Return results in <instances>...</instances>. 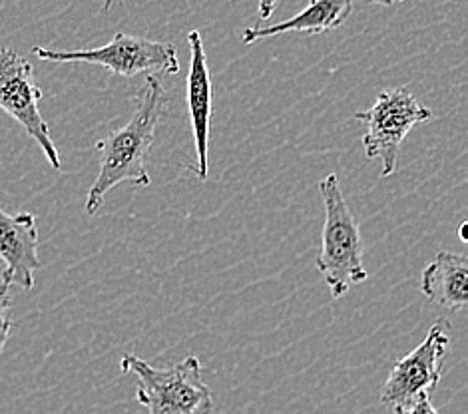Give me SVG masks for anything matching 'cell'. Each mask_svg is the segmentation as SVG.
<instances>
[{
	"instance_id": "5bb4252c",
	"label": "cell",
	"mask_w": 468,
	"mask_h": 414,
	"mask_svg": "<svg viewBox=\"0 0 468 414\" xmlns=\"http://www.w3.org/2000/svg\"><path fill=\"white\" fill-rule=\"evenodd\" d=\"M277 5H280V0H260V8H258L260 20H270Z\"/></svg>"
},
{
	"instance_id": "7a4b0ae2",
	"label": "cell",
	"mask_w": 468,
	"mask_h": 414,
	"mask_svg": "<svg viewBox=\"0 0 468 414\" xmlns=\"http://www.w3.org/2000/svg\"><path fill=\"white\" fill-rule=\"evenodd\" d=\"M319 194L325 207L321 251L317 255V271L325 279L333 299L349 293L353 285L369 279L363 265V239L351 207L345 201L337 174H329L319 182Z\"/></svg>"
},
{
	"instance_id": "9c48e42d",
	"label": "cell",
	"mask_w": 468,
	"mask_h": 414,
	"mask_svg": "<svg viewBox=\"0 0 468 414\" xmlns=\"http://www.w3.org/2000/svg\"><path fill=\"white\" fill-rule=\"evenodd\" d=\"M0 261L5 263L3 283L25 291L35 287V271L40 267L35 214L10 216L0 207Z\"/></svg>"
},
{
	"instance_id": "30bf717a",
	"label": "cell",
	"mask_w": 468,
	"mask_h": 414,
	"mask_svg": "<svg viewBox=\"0 0 468 414\" xmlns=\"http://www.w3.org/2000/svg\"><path fill=\"white\" fill-rule=\"evenodd\" d=\"M420 291L431 303L449 311L468 303V257L454 251H439L420 275Z\"/></svg>"
},
{
	"instance_id": "9a60e30c",
	"label": "cell",
	"mask_w": 468,
	"mask_h": 414,
	"mask_svg": "<svg viewBox=\"0 0 468 414\" xmlns=\"http://www.w3.org/2000/svg\"><path fill=\"white\" fill-rule=\"evenodd\" d=\"M367 3H371V5H381V6H393V5L405 3V0H367Z\"/></svg>"
},
{
	"instance_id": "52a82bcc",
	"label": "cell",
	"mask_w": 468,
	"mask_h": 414,
	"mask_svg": "<svg viewBox=\"0 0 468 414\" xmlns=\"http://www.w3.org/2000/svg\"><path fill=\"white\" fill-rule=\"evenodd\" d=\"M451 321L439 319L429 329L427 339L415 351L397 361L381 390L385 407L400 409L420 395H431L439 387L451 345Z\"/></svg>"
},
{
	"instance_id": "ac0fdd59",
	"label": "cell",
	"mask_w": 468,
	"mask_h": 414,
	"mask_svg": "<svg viewBox=\"0 0 468 414\" xmlns=\"http://www.w3.org/2000/svg\"><path fill=\"white\" fill-rule=\"evenodd\" d=\"M118 3H124V0H118Z\"/></svg>"
},
{
	"instance_id": "ba28073f",
	"label": "cell",
	"mask_w": 468,
	"mask_h": 414,
	"mask_svg": "<svg viewBox=\"0 0 468 414\" xmlns=\"http://www.w3.org/2000/svg\"><path fill=\"white\" fill-rule=\"evenodd\" d=\"M189 52V72H187V111L192 122L194 145L197 162L194 174L199 182L207 177V154H209V128L211 111H214V86H211V74L207 69V56L204 50V40L197 30L187 35Z\"/></svg>"
},
{
	"instance_id": "277c9868",
	"label": "cell",
	"mask_w": 468,
	"mask_h": 414,
	"mask_svg": "<svg viewBox=\"0 0 468 414\" xmlns=\"http://www.w3.org/2000/svg\"><path fill=\"white\" fill-rule=\"evenodd\" d=\"M35 54L40 60L54 64H96L120 78H133L140 74H177L180 60L172 42H158L144 37H130L126 32H116L114 38L102 48L80 50H52L37 47Z\"/></svg>"
},
{
	"instance_id": "6da1fadb",
	"label": "cell",
	"mask_w": 468,
	"mask_h": 414,
	"mask_svg": "<svg viewBox=\"0 0 468 414\" xmlns=\"http://www.w3.org/2000/svg\"><path fill=\"white\" fill-rule=\"evenodd\" d=\"M168 106V96L158 76H148L136 100V111L128 124L110 132L104 140L96 142L100 154V172L86 197V214L94 216L102 207L110 189L120 184L148 187V158L160 120Z\"/></svg>"
},
{
	"instance_id": "8992f818",
	"label": "cell",
	"mask_w": 468,
	"mask_h": 414,
	"mask_svg": "<svg viewBox=\"0 0 468 414\" xmlns=\"http://www.w3.org/2000/svg\"><path fill=\"white\" fill-rule=\"evenodd\" d=\"M40 98L42 90L35 82L32 64L16 50L0 47V110L15 118L40 145L54 170H62L57 143L52 142L50 128L38 110Z\"/></svg>"
},
{
	"instance_id": "e0dca14e",
	"label": "cell",
	"mask_w": 468,
	"mask_h": 414,
	"mask_svg": "<svg viewBox=\"0 0 468 414\" xmlns=\"http://www.w3.org/2000/svg\"><path fill=\"white\" fill-rule=\"evenodd\" d=\"M0 275H3V267H0Z\"/></svg>"
},
{
	"instance_id": "2e32d148",
	"label": "cell",
	"mask_w": 468,
	"mask_h": 414,
	"mask_svg": "<svg viewBox=\"0 0 468 414\" xmlns=\"http://www.w3.org/2000/svg\"><path fill=\"white\" fill-rule=\"evenodd\" d=\"M466 226H468L466 221H463V223H461V231H459V233H461V241H463V243H466V241H468V239H466Z\"/></svg>"
},
{
	"instance_id": "5b68a950",
	"label": "cell",
	"mask_w": 468,
	"mask_h": 414,
	"mask_svg": "<svg viewBox=\"0 0 468 414\" xmlns=\"http://www.w3.org/2000/svg\"><path fill=\"white\" fill-rule=\"evenodd\" d=\"M432 118V110L422 106L407 88H388L377 96L369 110L356 111L355 120L365 124L363 150L369 160H381V177L397 172L399 150L409 132Z\"/></svg>"
},
{
	"instance_id": "7c38bea8",
	"label": "cell",
	"mask_w": 468,
	"mask_h": 414,
	"mask_svg": "<svg viewBox=\"0 0 468 414\" xmlns=\"http://www.w3.org/2000/svg\"><path fill=\"white\" fill-rule=\"evenodd\" d=\"M10 285L0 283V353L5 351V345L13 333L15 321H13V301L8 293Z\"/></svg>"
},
{
	"instance_id": "8fae6325",
	"label": "cell",
	"mask_w": 468,
	"mask_h": 414,
	"mask_svg": "<svg viewBox=\"0 0 468 414\" xmlns=\"http://www.w3.org/2000/svg\"><path fill=\"white\" fill-rule=\"evenodd\" d=\"M353 0H311L293 18L277 22L271 27H251L243 30V44H253L258 40L271 38L285 32H307V35H323L331 32L353 15Z\"/></svg>"
},
{
	"instance_id": "3957f363",
	"label": "cell",
	"mask_w": 468,
	"mask_h": 414,
	"mask_svg": "<svg viewBox=\"0 0 468 414\" xmlns=\"http://www.w3.org/2000/svg\"><path fill=\"white\" fill-rule=\"evenodd\" d=\"M120 371L138 377L136 400L148 409V414L214 412V395L204 383L202 363L197 356H187L170 368H155L140 356L124 355Z\"/></svg>"
},
{
	"instance_id": "4fadbf2b",
	"label": "cell",
	"mask_w": 468,
	"mask_h": 414,
	"mask_svg": "<svg viewBox=\"0 0 468 414\" xmlns=\"http://www.w3.org/2000/svg\"><path fill=\"white\" fill-rule=\"evenodd\" d=\"M395 414H441V412L434 409L431 395H420L412 402H409V405L395 409Z\"/></svg>"
}]
</instances>
